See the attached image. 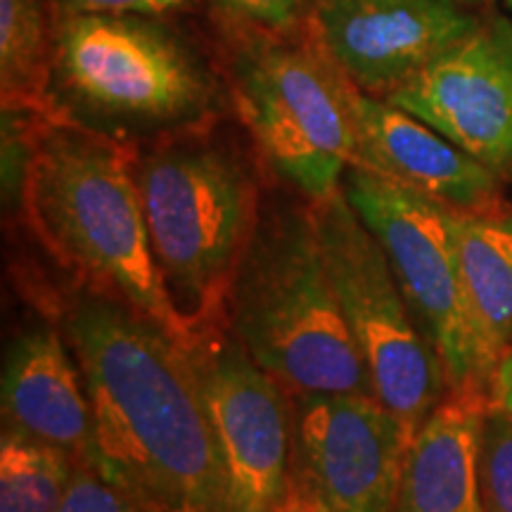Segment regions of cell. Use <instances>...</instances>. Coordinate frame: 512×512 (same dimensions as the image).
Here are the masks:
<instances>
[{"mask_svg":"<svg viewBox=\"0 0 512 512\" xmlns=\"http://www.w3.org/2000/svg\"><path fill=\"white\" fill-rule=\"evenodd\" d=\"M95 420L93 467L147 512H228L219 444L181 339L110 294L64 313Z\"/></svg>","mask_w":512,"mask_h":512,"instance_id":"1","label":"cell"},{"mask_svg":"<svg viewBox=\"0 0 512 512\" xmlns=\"http://www.w3.org/2000/svg\"><path fill=\"white\" fill-rule=\"evenodd\" d=\"M136 152L74 121L29 114L19 181L24 216L50 256L88 290L133 306L190 344L152 254Z\"/></svg>","mask_w":512,"mask_h":512,"instance_id":"2","label":"cell"},{"mask_svg":"<svg viewBox=\"0 0 512 512\" xmlns=\"http://www.w3.org/2000/svg\"><path fill=\"white\" fill-rule=\"evenodd\" d=\"M136 181L178 318L192 337L226 323L230 285L261 216L252 164L204 126L136 152Z\"/></svg>","mask_w":512,"mask_h":512,"instance_id":"3","label":"cell"},{"mask_svg":"<svg viewBox=\"0 0 512 512\" xmlns=\"http://www.w3.org/2000/svg\"><path fill=\"white\" fill-rule=\"evenodd\" d=\"M228 328L287 394H373L306 207L259 216L228 294Z\"/></svg>","mask_w":512,"mask_h":512,"instance_id":"4","label":"cell"},{"mask_svg":"<svg viewBox=\"0 0 512 512\" xmlns=\"http://www.w3.org/2000/svg\"><path fill=\"white\" fill-rule=\"evenodd\" d=\"M221 86L190 46L150 15L62 12L50 117L133 145L214 124Z\"/></svg>","mask_w":512,"mask_h":512,"instance_id":"5","label":"cell"},{"mask_svg":"<svg viewBox=\"0 0 512 512\" xmlns=\"http://www.w3.org/2000/svg\"><path fill=\"white\" fill-rule=\"evenodd\" d=\"M249 34L230 55L235 110L275 174L309 202L328 200L354 162L361 91L311 24L299 34Z\"/></svg>","mask_w":512,"mask_h":512,"instance_id":"6","label":"cell"},{"mask_svg":"<svg viewBox=\"0 0 512 512\" xmlns=\"http://www.w3.org/2000/svg\"><path fill=\"white\" fill-rule=\"evenodd\" d=\"M325 268L366 361L375 399L413 434L446 399L444 363L422 335L396 283L387 254L358 219L342 188L309 202Z\"/></svg>","mask_w":512,"mask_h":512,"instance_id":"7","label":"cell"},{"mask_svg":"<svg viewBox=\"0 0 512 512\" xmlns=\"http://www.w3.org/2000/svg\"><path fill=\"white\" fill-rule=\"evenodd\" d=\"M339 188L387 254L415 323L444 363L448 392L489 399L460 275L458 211L358 166L344 171Z\"/></svg>","mask_w":512,"mask_h":512,"instance_id":"8","label":"cell"},{"mask_svg":"<svg viewBox=\"0 0 512 512\" xmlns=\"http://www.w3.org/2000/svg\"><path fill=\"white\" fill-rule=\"evenodd\" d=\"M185 347L219 444L228 512H275L292 479L294 427L287 389L247 354L228 320L197 332Z\"/></svg>","mask_w":512,"mask_h":512,"instance_id":"9","label":"cell"},{"mask_svg":"<svg viewBox=\"0 0 512 512\" xmlns=\"http://www.w3.org/2000/svg\"><path fill=\"white\" fill-rule=\"evenodd\" d=\"M294 472L337 512H392L411 434L373 394H294Z\"/></svg>","mask_w":512,"mask_h":512,"instance_id":"10","label":"cell"},{"mask_svg":"<svg viewBox=\"0 0 512 512\" xmlns=\"http://www.w3.org/2000/svg\"><path fill=\"white\" fill-rule=\"evenodd\" d=\"M425 121L512 185V22L484 15L477 31L384 98Z\"/></svg>","mask_w":512,"mask_h":512,"instance_id":"11","label":"cell"},{"mask_svg":"<svg viewBox=\"0 0 512 512\" xmlns=\"http://www.w3.org/2000/svg\"><path fill=\"white\" fill-rule=\"evenodd\" d=\"M484 15L458 0H316L311 31L358 91L389 98Z\"/></svg>","mask_w":512,"mask_h":512,"instance_id":"12","label":"cell"},{"mask_svg":"<svg viewBox=\"0 0 512 512\" xmlns=\"http://www.w3.org/2000/svg\"><path fill=\"white\" fill-rule=\"evenodd\" d=\"M356 114L358 138L351 166L420 192L458 214L508 211L505 183L411 112L361 91Z\"/></svg>","mask_w":512,"mask_h":512,"instance_id":"13","label":"cell"},{"mask_svg":"<svg viewBox=\"0 0 512 512\" xmlns=\"http://www.w3.org/2000/svg\"><path fill=\"white\" fill-rule=\"evenodd\" d=\"M74 361L60 332L48 325L12 339L0 387L3 430L62 448L79 465H93V406Z\"/></svg>","mask_w":512,"mask_h":512,"instance_id":"14","label":"cell"},{"mask_svg":"<svg viewBox=\"0 0 512 512\" xmlns=\"http://www.w3.org/2000/svg\"><path fill=\"white\" fill-rule=\"evenodd\" d=\"M489 399L448 394L413 434L392 512H484L477 444Z\"/></svg>","mask_w":512,"mask_h":512,"instance_id":"15","label":"cell"},{"mask_svg":"<svg viewBox=\"0 0 512 512\" xmlns=\"http://www.w3.org/2000/svg\"><path fill=\"white\" fill-rule=\"evenodd\" d=\"M456 235L472 335L491 384L498 363L512 351V211L458 214Z\"/></svg>","mask_w":512,"mask_h":512,"instance_id":"16","label":"cell"},{"mask_svg":"<svg viewBox=\"0 0 512 512\" xmlns=\"http://www.w3.org/2000/svg\"><path fill=\"white\" fill-rule=\"evenodd\" d=\"M55 27L46 0H0L3 112L50 117Z\"/></svg>","mask_w":512,"mask_h":512,"instance_id":"17","label":"cell"},{"mask_svg":"<svg viewBox=\"0 0 512 512\" xmlns=\"http://www.w3.org/2000/svg\"><path fill=\"white\" fill-rule=\"evenodd\" d=\"M76 465L79 463L62 448L3 430L0 512H57Z\"/></svg>","mask_w":512,"mask_h":512,"instance_id":"18","label":"cell"},{"mask_svg":"<svg viewBox=\"0 0 512 512\" xmlns=\"http://www.w3.org/2000/svg\"><path fill=\"white\" fill-rule=\"evenodd\" d=\"M477 479L484 512H512V413L491 403L479 425Z\"/></svg>","mask_w":512,"mask_h":512,"instance_id":"19","label":"cell"},{"mask_svg":"<svg viewBox=\"0 0 512 512\" xmlns=\"http://www.w3.org/2000/svg\"><path fill=\"white\" fill-rule=\"evenodd\" d=\"M219 10L264 34H299L311 24L316 0H214Z\"/></svg>","mask_w":512,"mask_h":512,"instance_id":"20","label":"cell"},{"mask_svg":"<svg viewBox=\"0 0 512 512\" xmlns=\"http://www.w3.org/2000/svg\"><path fill=\"white\" fill-rule=\"evenodd\" d=\"M57 512H147L145 505L93 465H76L72 484Z\"/></svg>","mask_w":512,"mask_h":512,"instance_id":"21","label":"cell"},{"mask_svg":"<svg viewBox=\"0 0 512 512\" xmlns=\"http://www.w3.org/2000/svg\"><path fill=\"white\" fill-rule=\"evenodd\" d=\"M185 0H62V12H112L159 17L183 8Z\"/></svg>","mask_w":512,"mask_h":512,"instance_id":"22","label":"cell"},{"mask_svg":"<svg viewBox=\"0 0 512 512\" xmlns=\"http://www.w3.org/2000/svg\"><path fill=\"white\" fill-rule=\"evenodd\" d=\"M275 512H337V510H332L330 505L323 501V496H320L318 491L306 482V479L299 477L297 472H292L285 498L280 501L278 510Z\"/></svg>","mask_w":512,"mask_h":512,"instance_id":"23","label":"cell"},{"mask_svg":"<svg viewBox=\"0 0 512 512\" xmlns=\"http://www.w3.org/2000/svg\"><path fill=\"white\" fill-rule=\"evenodd\" d=\"M489 403L512 413V351L498 363L489 389Z\"/></svg>","mask_w":512,"mask_h":512,"instance_id":"24","label":"cell"},{"mask_svg":"<svg viewBox=\"0 0 512 512\" xmlns=\"http://www.w3.org/2000/svg\"><path fill=\"white\" fill-rule=\"evenodd\" d=\"M458 3H463V5H467V8H472L477 12H484L491 5V0H458Z\"/></svg>","mask_w":512,"mask_h":512,"instance_id":"25","label":"cell"},{"mask_svg":"<svg viewBox=\"0 0 512 512\" xmlns=\"http://www.w3.org/2000/svg\"><path fill=\"white\" fill-rule=\"evenodd\" d=\"M508 5H510V10H512V0H508Z\"/></svg>","mask_w":512,"mask_h":512,"instance_id":"26","label":"cell"}]
</instances>
